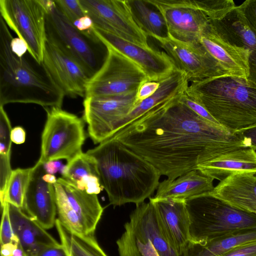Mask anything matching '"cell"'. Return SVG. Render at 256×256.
Here are the masks:
<instances>
[{
    "instance_id": "cell-5",
    "label": "cell",
    "mask_w": 256,
    "mask_h": 256,
    "mask_svg": "<svg viewBox=\"0 0 256 256\" xmlns=\"http://www.w3.org/2000/svg\"><path fill=\"white\" fill-rule=\"evenodd\" d=\"M184 202L190 220V242L204 244L256 228V214L233 207L209 192Z\"/></svg>"
},
{
    "instance_id": "cell-43",
    "label": "cell",
    "mask_w": 256,
    "mask_h": 256,
    "mask_svg": "<svg viewBox=\"0 0 256 256\" xmlns=\"http://www.w3.org/2000/svg\"><path fill=\"white\" fill-rule=\"evenodd\" d=\"M34 256H68L62 244L58 246L46 248Z\"/></svg>"
},
{
    "instance_id": "cell-7",
    "label": "cell",
    "mask_w": 256,
    "mask_h": 256,
    "mask_svg": "<svg viewBox=\"0 0 256 256\" xmlns=\"http://www.w3.org/2000/svg\"><path fill=\"white\" fill-rule=\"evenodd\" d=\"M46 120L41 136L38 162L65 159L67 162L82 152L86 136L84 120L61 108H44Z\"/></svg>"
},
{
    "instance_id": "cell-23",
    "label": "cell",
    "mask_w": 256,
    "mask_h": 256,
    "mask_svg": "<svg viewBox=\"0 0 256 256\" xmlns=\"http://www.w3.org/2000/svg\"><path fill=\"white\" fill-rule=\"evenodd\" d=\"M159 82L160 86L156 92L135 106L118 122L114 134L146 112L180 98L188 86L189 82L185 74L176 68L170 75Z\"/></svg>"
},
{
    "instance_id": "cell-16",
    "label": "cell",
    "mask_w": 256,
    "mask_h": 256,
    "mask_svg": "<svg viewBox=\"0 0 256 256\" xmlns=\"http://www.w3.org/2000/svg\"><path fill=\"white\" fill-rule=\"evenodd\" d=\"M44 164L38 161L32 167L22 210L43 228L48 230L55 226L57 210L54 186L43 179L46 173Z\"/></svg>"
},
{
    "instance_id": "cell-35",
    "label": "cell",
    "mask_w": 256,
    "mask_h": 256,
    "mask_svg": "<svg viewBox=\"0 0 256 256\" xmlns=\"http://www.w3.org/2000/svg\"><path fill=\"white\" fill-rule=\"evenodd\" d=\"M54 2L61 12L72 24L86 16L80 0H55Z\"/></svg>"
},
{
    "instance_id": "cell-30",
    "label": "cell",
    "mask_w": 256,
    "mask_h": 256,
    "mask_svg": "<svg viewBox=\"0 0 256 256\" xmlns=\"http://www.w3.org/2000/svg\"><path fill=\"white\" fill-rule=\"evenodd\" d=\"M55 226L60 244L68 256H108L98 244L94 233L78 234L72 232L58 218Z\"/></svg>"
},
{
    "instance_id": "cell-40",
    "label": "cell",
    "mask_w": 256,
    "mask_h": 256,
    "mask_svg": "<svg viewBox=\"0 0 256 256\" xmlns=\"http://www.w3.org/2000/svg\"><path fill=\"white\" fill-rule=\"evenodd\" d=\"M159 82L148 80L139 87L136 95L135 106L153 95L160 86Z\"/></svg>"
},
{
    "instance_id": "cell-8",
    "label": "cell",
    "mask_w": 256,
    "mask_h": 256,
    "mask_svg": "<svg viewBox=\"0 0 256 256\" xmlns=\"http://www.w3.org/2000/svg\"><path fill=\"white\" fill-rule=\"evenodd\" d=\"M0 16L24 40L28 52L42 64L46 42L47 8L43 0H0Z\"/></svg>"
},
{
    "instance_id": "cell-19",
    "label": "cell",
    "mask_w": 256,
    "mask_h": 256,
    "mask_svg": "<svg viewBox=\"0 0 256 256\" xmlns=\"http://www.w3.org/2000/svg\"><path fill=\"white\" fill-rule=\"evenodd\" d=\"M200 42L228 74L247 79L249 52L224 39L210 21L201 34Z\"/></svg>"
},
{
    "instance_id": "cell-10",
    "label": "cell",
    "mask_w": 256,
    "mask_h": 256,
    "mask_svg": "<svg viewBox=\"0 0 256 256\" xmlns=\"http://www.w3.org/2000/svg\"><path fill=\"white\" fill-rule=\"evenodd\" d=\"M94 28L142 46L148 48V36L134 21L128 0H80Z\"/></svg>"
},
{
    "instance_id": "cell-14",
    "label": "cell",
    "mask_w": 256,
    "mask_h": 256,
    "mask_svg": "<svg viewBox=\"0 0 256 256\" xmlns=\"http://www.w3.org/2000/svg\"><path fill=\"white\" fill-rule=\"evenodd\" d=\"M42 63L65 96L85 97L90 77L75 60L47 40Z\"/></svg>"
},
{
    "instance_id": "cell-26",
    "label": "cell",
    "mask_w": 256,
    "mask_h": 256,
    "mask_svg": "<svg viewBox=\"0 0 256 256\" xmlns=\"http://www.w3.org/2000/svg\"><path fill=\"white\" fill-rule=\"evenodd\" d=\"M214 180L198 170H192L175 180L167 178L160 182L156 194L153 198L185 201L190 198L212 191L214 188Z\"/></svg>"
},
{
    "instance_id": "cell-42",
    "label": "cell",
    "mask_w": 256,
    "mask_h": 256,
    "mask_svg": "<svg viewBox=\"0 0 256 256\" xmlns=\"http://www.w3.org/2000/svg\"><path fill=\"white\" fill-rule=\"evenodd\" d=\"M135 238L138 248L142 256H160L150 240H140Z\"/></svg>"
},
{
    "instance_id": "cell-32",
    "label": "cell",
    "mask_w": 256,
    "mask_h": 256,
    "mask_svg": "<svg viewBox=\"0 0 256 256\" xmlns=\"http://www.w3.org/2000/svg\"><path fill=\"white\" fill-rule=\"evenodd\" d=\"M54 187L58 219L61 224L72 232L86 234L78 218L67 198L58 188Z\"/></svg>"
},
{
    "instance_id": "cell-28",
    "label": "cell",
    "mask_w": 256,
    "mask_h": 256,
    "mask_svg": "<svg viewBox=\"0 0 256 256\" xmlns=\"http://www.w3.org/2000/svg\"><path fill=\"white\" fill-rule=\"evenodd\" d=\"M256 241V228H254L204 244L190 242L182 256H223L237 247Z\"/></svg>"
},
{
    "instance_id": "cell-27",
    "label": "cell",
    "mask_w": 256,
    "mask_h": 256,
    "mask_svg": "<svg viewBox=\"0 0 256 256\" xmlns=\"http://www.w3.org/2000/svg\"><path fill=\"white\" fill-rule=\"evenodd\" d=\"M62 178L77 188L90 194L102 190L94 160L86 152H81L64 166Z\"/></svg>"
},
{
    "instance_id": "cell-6",
    "label": "cell",
    "mask_w": 256,
    "mask_h": 256,
    "mask_svg": "<svg viewBox=\"0 0 256 256\" xmlns=\"http://www.w3.org/2000/svg\"><path fill=\"white\" fill-rule=\"evenodd\" d=\"M46 40L75 60L92 78L108 54L106 45L92 31L82 32L61 12L54 0H45Z\"/></svg>"
},
{
    "instance_id": "cell-45",
    "label": "cell",
    "mask_w": 256,
    "mask_h": 256,
    "mask_svg": "<svg viewBox=\"0 0 256 256\" xmlns=\"http://www.w3.org/2000/svg\"><path fill=\"white\" fill-rule=\"evenodd\" d=\"M10 46L12 52L19 56L24 55L28 51L26 44L20 38H13Z\"/></svg>"
},
{
    "instance_id": "cell-38",
    "label": "cell",
    "mask_w": 256,
    "mask_h": 256,
    "mask_svg": "<svg viewBox=\"0 0 256 256\" xmlns=\"http://www.w3.org/2000/svg\"><path fill=\"white\" fill-rule=\"evenodd\" d=\"M236 6L248 25L256 32V0H247Z\"/></svg>"
},
{
    "instance_id": "cell-13",
    "label": "cell",
    "mask_w": 256,
    "mask_h": 256,
    "mask_svg": "<svg viewBox=\"0 0 256 256\" xmlns=\"http://www.w3.org/2000/svg\"><path fill=\"white\" fill-rule=\"evenodd\" d=\"M176 67L184 72L188 82L230 75L200 42L190 44L169 36L158 42Z\"/></svg>"
},
{
    "instance_id": "cell-37",
    "label": "cell",
    "mask_w": 256,
    "mask_h": 256,
    "mask_svg": "<svg viewBox=\"0 0 256 256\" xmlns=\"http://www.w3.org/2000/svg\"><path fill=\"white\" fill-rule=\"evenodd\" d=\"M2 218L0 228V245L10 242H19L15 235L9 214L8 203L6 202L1 207Z\"/></svg>"
},
{
    "instance_id": "cell-18",
    "label": "cell",
    "mask_w": 256,
    "mask_h": 256,
    "mask_svg": "<svg viewBox=\"0 0 256 256\" xmlns=\"http://www.w3.org/2000/svg\"><path fill=\"white\" fill-rule=\"evenodd\" d=\"M210 21L224 39L248 51L249 74L246 80L256 88V32L248 25L236 6L221 18Z\"/></svg>"
},
{
    "instance_id": "cell-36",
    "label": "cell",
    "mask_w": 256,
    "mask_h": 256,
    "mask_svg": "<svg viewBox=\"0 0 256 256\" xmlns=\"http://www.w3.org/2000/svg\"><path fill=\"white\" fill-rule=\"evenodd\" d=\"M116 240L120 256H142L136 245L134 235L128 229Z\"/></svg>"
},
{
    "instance_id": "cell-20",
    "label": "cell",
    "mask_w": 256,
    "mask_h": 256,
    "mask_svg": "<svg viewBox=\"0 0 256 256\" xmlns=\"http://www.w3.org/2000/svg\"><path fill=\"white\" fill-rule=\"evenodd\" d=\"M209 193L233 207L256 214V174H233Z\"/></svg>"
},
{
    "instance_id": "cell-47",
    "label": "cell",
    "mask_w": 256,
    "mask_h": 256,
    "mask_svg": "<svg viewBox=\"0 0 256 256\" xmlns=\"http://www.w3.org/2000/svg\"><path fill=\"white\" fill-rule=\"evenodd\" d=\"M250 141V148L256 150V126L240 132Z\"/></svg>"
},
{
    "instance_id": "cell-31",
    "label": "cell",
    "mask_w": 256,
    "mask_h": 256,
    "mask_svg": "<svg viewBox=\"0 0 256 256\" xmlns=\"http://www.w3.org/2000/svg\"><path fill=\"white\" fill-rule=\"evenodd\" d=\"M32 170V168H18L12 170L5 192L4 204L7 202L22 209Z\"/></svg>"
},
{
    "instance_id": "cell-2",
    "label": "cell",
    "mask_w": 256,
    "mask_h": 256,
    "mask_svg": "<svg viewBox=\"0 0 256 256\" xmlns=\"http://www.w3.org/2000/svg\"><path fill=\"white\" fill-rule=\"evenodd\" d=\"M86 153L94 160L100 185L114 206L138 204L157 190L159 170L116 139L110 138Z\"/></svg>"
},
{
    "instance_id": "cell-29",
    "label": "cell",
    "mask_w": 256,
    "mask_h": 256,
    "mask_svg": "<svg viewBox=\"0 0 256 256\" xmlns=\"http://www.w3.org/2000/svg\"><path fill=\"white\" fill-rule=\"evenodd\" d=\"M128 3L134 21L148 36L160 42L170 36L162 15L148 0H128Z\"/></svg>"
},
{
    "instance_id": "cell-41",
    "label": "cell",
    "mask_w": 256,
    "mask_h": 256,
    "mask_svg": "<svg viewBox=\"0 0 256 256\" xmlns=\"http://www.w3.org/2000/svg\"><path fill=\"white\" fill-rule=\"evenodd\" d=\"M223 256H256V241L237 247Z\"/></svg>"
},
{
    "instance_id": "cell-12",
    "label": "cell",
    "mask_w": 256,
    "mask_h": 256,
    "mask_svg": "<svg viewBox=\"0 0 256 256\" xmlns=\"http://www.w3.org/2000/svg\"><path fill=\"white\" fill-rule=\"evenodd\" d=\"M162 15L169 36L179 41L198 44L208 18L192 0H148Z\"/></svg>"
},
{
    "instance_id": "cell-34",
    "label": "cell",
    "mask_w": 256,
    "mask_h": 256,
    "mask_svg": "<svg viewBox=\"0 0 256 256\" xmlns=\"http://www.w3.org/2000/svg\"><path fill=\"white\" fill-rule=\"evenodd\" d=\"M12 130L10 122L4 106H0V156H10Z\"/></svg>"
},
{
    "instance_id": "cell-11",
    "label": "cell",
    "mask_w": 256,
    "mask_h": 256,
    "mask_svg": "<svg viewBox=\"0 0 256 256\" xmlns=\"http://www.w3.org/2000/svg\"><path fill=\"white\" fill-rule=\"evenodd\" d=\"M136 93L85 97L82 119L94 144L110 138L116 126L135 106Z\"/></svg>"
},
{
    "instance_id": "cell-25",
    "label": "cell",
    "mask_w": 256,
    "mask_h": 256,
    "mask_svg": "<svg viewBox=\"0 0 256 256\" xmlns=\"http://www.w3.org/2000/svg\"><path fill=\"white\" fill-rule=\"evenodd\" d=\"M54 186L59 188L67 198L85 234L94 233L104 212L97 194L80 190L62 178H58Z\"/></svg>"
},
{
    "instance_id": "cell-48",
    "label": "cell",
    "mask_w": 256,
    "mask_h": 256,
    "mask_svg": "<svg viewBox=\"0 0 256 256\" xmlns=\"http://www.w3.org/2000/svg\"><path fill=\"white\" fill-rule=\"evenodd\" d=\"M19 242H10L1 244L0 256H12Z\"/></svg>"
},
{
    "instance_id": "cell-49",
    "label": "cell",
    "mask_w": 256,
    "mask_h": 256,
    "mask_svg": "<svg viewBox=\"0 0 256 256\" xmlns=\"http://www.w3.org/2000/svg\"><path fill=\"white\" fill-rule=\"evenodd\" d=\"M62 166L61 163L57 160L50 161L44 164L46 172L51 174H54L59 170Z\"/></svg>"
},
{
    "instance_id": "cell-50",
    "label": "cell",
    "mask_w": 256,
    "mask_h": 256,
    "mask_svg": "<svg viewBox=\"0 0 256 256\" xmlns=\"http://www.w3.org/2000/svg\"><path fill=\"white\" fill-rule=\"evenodd\" d=\"M43 179L46 182L53 184H55L57 180V179L54 174H51L47 173L44 175Z\"/></svg>"
},
{
    "instance_id": "cell-22",
    "label": "cell",
    "mask_w": 256,
    "mask_h": 256,
    "mask_svg": "<svg viewBox=\"0 0 256 256\" xmlns=\"http://www.w3.org/2000/svg\"><path fill=\"white\" fill-rule=\"evenodd\" d=\"M124 228L140 240H150L160 256H176L161 232L154 204L150 200L136 205Z\"/></svg>"
},
{
    "instance_id": "cell-4",
    "label": "cell",
    "mask_w": 256,
    "mask_h": 256,
    "mask_svg": "<svg viewBox=\"0 0 256 256\" xmlns=\"http://www.w3.org/2000/svg\"><path fill=\"white\" fill-rule=\"evenodd\" d=\"M186 94L233 133L256 126V88L246 79L226 75L192 82Z\"/></svg>"
},
{
    "instance_id": "cell-39",
    "label": "cell",
    "mask_w": 256,
    "mask_h": 256,
    "mask_svg": "<svg viewBox=\"0 0 256 256\" xmlns=\"http://www.w3.org/2000/svg\"><path fill=\"white\" fill-rule=\"evenodd\" d=\"M180 100L200 116L212 123L220 125L202 105L190 98L185 92Z\"/></svg>"
},
{
    "instance_id": "cell-3",
    "label": "cell",
    "mask_w": 256,
    "mask_h": 256,
    "mask_svg": "<svg viewBox=\"0 0 256 256\" xmlns=\"http://www.w3.org/2000/svg\"><path fill=\"white\" fill-rule=\"evenodd\" d=\"M13 37L0 16V106L10 103L61 108L64 94L42 64L28 51L19 56L12 50Z\"/></svg>"
},
{
    "instance_id": "cell-9",
    "label": "cell",
    "mask_w": 256,
    "mask_h": 256,
    "mask_svg": "<svg viewBox=\"0 0 256 256\" xmlns=\"http://www.w3.org/2000/svg\"><path fill=\"white\" fill-rule=\"evenodd\" d=\"M100 70L89 80L85 97L120 96L136 93L148 77L128 57L112 46ZM84 97V98H85Z\"/></svg>"
},
{
    "instance_id": "cell-24",
    "label": "cell",
    "mask_w": 256,
    "mask_h": 256,
    "mask_svg": "<svg viewBox=\"0 0 256 256\" xmlns=\"http://www.w3.org/2000/svg\"><path fill=\"white\" fill-rule=\"evenodd\" d=\"M196 170L220 182L234 173L256 174V152L250 148L232 150L198 165Z\"/></svg>"
},
{
    "instance_id": "cell-1",
    "label": "cell",
    "mask_w": 256,
    "mask_h": 256,
    "mask_svg": "<svg viewBox=\"0 0 256 256\" xmlns=\"http://www.w3.org/2000/svg\"><path fill=\"white\" fill-rule=\"evenodd\" d=\"M180 98L146 112L110 138L170 180L224 153L250 148L240 132H232L204 118Z\"/></svg>"
},
{
    "instance_id": "cell-51",
    "label": "cell",
    "mask_w": 256,
    "mask_h": 256,
    "mask_svg": "<svg viewBox=\"0 0 256 256\" xmlns=\"http://www.w3.org/2000/svg\"><path fill=\"white\" fill-rule=\"evenodd\" d=\"M12 256H27L24 250L18 243L17 248L14 250Z\"/></svg>"
},
{
    "instance_id": "cell-44",
    "label": "cell",
    "mask_w": 256,
    "mask_h": 256,
    "mask_svg": "<svg viewBox=\"0 0 256 256\" xmlns=\"http://www.w3.org/2000/svg\"><path fill=\"white\" fill-rule=\"evenodd\" d=\"M73 25L82 32H90L94 29V24L91 18L86 16L74 22Z\"/></svg>"
},
{
    "instance_id": "cell-17",
    "label": "cell",
    "mask_w": 256,
    "mask_h": 256,
    "mask_svg": "<svg viewBox=\"0 0 256 256\" xmlns=\"http://www.w3.org/2000/svg\"><path fill=\"white\" fill-rule=\"evenodd\" d=\"M160 230L176 256H182L190 241V220L184 200L150 198Z\"/></svg>"
},
{
    "instance_id": "cell-46",
    "label": "cell",
    "mask_w": 256,
    "mask_h": 256,
    "mask_svg": "<svg viewBox=\"0 0 256 256\" xmlns=\"http://www.w3.org/2000/svg\"><path fill=\"white\" fill-rule=\"evenodd\" d=\"M10 138L12 142L22 144L25 142L26 132L21 126L14 127L11 130Z\"/></svg>"
},
{
    "instance_id": "cell-21",
    "label": "cell",
    "mask_w": 256,
    "mask_h": 256,
    "mask_svg": "<svg viewBox=\"0 0 256 256\" xmlns=\"http://www.w3.org/2000/svg\"><path fill=\"white\" fill-rule=\"evenodd\" d=\"M8 210L14 233L27 256H34L46 248L61 244L21 208L8 203Z\"/></svg>"
},
{
    "instance_id": "cell-15",
    "label": "cell",
    "mask_w": 256,
    "mask_h": 256,
    "mask_svg": "<svg viewBox=\"0 0 256 256\" xmlns=\"http://www.w3.org/2000/svg\"><path fill=\"white\" fill-rule=\"evenodd\" d=\"M94 32L105 45L112 46L138 64L150 81L160 82L176 68L165 52L142 46L94 27Z\"/></svg>"
},
{
    "instance_id": "cell-33",
    "label": "cell",
    "mask_w": 256,
    "mask_h": 256,
    "mask_svg": "<svg viewBox=\"0 0 256 256\" xmlns=\"http://www.w3.org/2000/svg\"><path fill=\"white\" fill-rule=\"evenodd\" d=\"M192 0L194 6L212 20L221 18L236 6L232 0Z\"/></svg>"
}]
</instances>
